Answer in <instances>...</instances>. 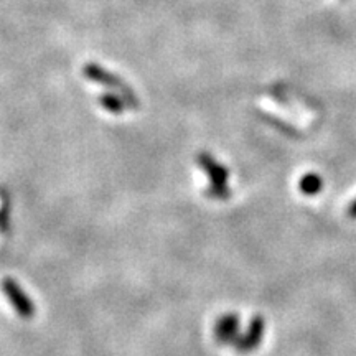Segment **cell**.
I'll return each mask as SVG.
<instances>
[{"mask_svg":"<svg viewBox=\"0 0 356 356\" xmlns=\"http://www.w3.org/2000/svg\"><path fill=\"white\" fill-rule=\"evenodd\" d=\"M198 163L203 168V172L207 173V177L210 178V186H208L207 195L215 200H226L229 197V186H228V178L229 172L228 168L222 167L221 163L216 162V159L213 155L202 152L198 154Z\"/></svg>","mask_w":356,"mask_h":356,"instance_id":"6da1fadb","label":"cell"},{"mask_svg":"<svg viewBox=\"0 0 356 356\" xmlns=\"http://www.w3.org/2000/svg\"><path fill=\"white\" fill-rule=\"evenodd\" d=\"M83 74H84V78L89 79V81L102 84V86L118 91L119 95L122 96L124 104H127L129 108L139 109V101H137V97L134 96V91H131V89H129L126 84H124L118 76H114L113 73H109V71L101 68V66L97 63H86V65H84L83 66Z\"/></svg>","mask_w":356,"mask_h":356,"instance_id":"7a4b0ae2","label":"cell"},{"mask_svg":"<svg viewBox=\"0 0 356 356\" xmlns=\"http://www.w3.org/2000/svg\"><path fill=\"white\" fill-rule=\"evenodd\" d=\"M2 291L7 296V299L10 300L13 309L17 310V314L20 315L22 318H32L35 315V307L33 302L29 296L24 292L19 284L15 282L12 277H6L2 280Z\"/></svg>","mask_w":356,"mask_h":356,"instance_id":"3957f363","label":"cell"},{"mask_svg":"<svg viewBox=\"0 0 356 356\" xmlns=\"http://www.w3.org/2000/svg\"><path fill=\"white\" fill-rule=\"evenodd\" d=\"M264 332H266L264 318L259 317V315H256V317L251 320V323H249L248 332L244 333V335L236 338V341L233 345L236 346V350L243 351V353H248V351L256 350L257 346L261 345L262 337H264Z\"/></svg>","mask_w":356,"mask_h":356,"instance_id":"277c9868","label":"cell"},{"mask_svg":"<svg viewBox=\"0 0 356 356\" xmlns=\"http://www.w3.org/2000/svg\"><path fill=\"white\" fill-rule=\"evenodd\" d=\"M216 338L220 343H234L239 337V317L236 314H226L216 322Z\"/></svg>","mask_w":356,"mask_h":356,"instance_id":"5b68a950","label":"cell"},{"mask_svg":"<svg viewBox=\"0 0 356 356\" xmlns=\"http://www.w3.org/2000/svg\"><path fill=\"white\" fill-rule=\"evenodd\" d=\"M299 188H300L302 193L309 195V197H312V195L320 193V191H322V188H323L322 177L317 175V173H307V175L300 178Z\"/></svg>","mask_w":356,"mask_h":356,"instance_id":"8992f818","label":"cell"},{"mask_svg":"<svg viewBox=\"0 0 356 356\" xmlns=\"http://www.w3.org/2000/svg\"><path fill=\"white\" fill-rule=\"evenodd\" d=\"M99 104L106 111H109L111 114H122L124 109H126V104H124L122 99H119L118 96L109 95V92H102V95L97 97Z\"/></svg>","mask_w":356,"mask_h":356,"instance_id":"52a82bcc","label":"cell"},{"mask_svg":"<svg viewBox=\"0 0 356 356\" xmlns=\"http://www.w3.org/2000/svg\"><path fill=\"white\" fill-rule=\"evenodd\" d=\"M348 216L351 220H356V200L348 207Z\"/></svg>","mask_w":356,"mask_h":356,"instance_id":"ba28073f","label":"cell"}]
</instances>
